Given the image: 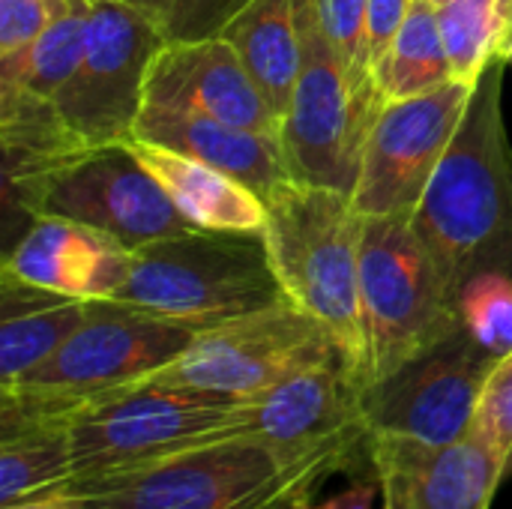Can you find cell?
<instances>
[{
	"mask_svg": "<svg viewBox=\"0 0 512 509\" xmlns=\"http://www.w3.org/2000/svg\"><path fill=\"white\" fill-rule=\"evenodd\" d=\"M498 360L459 327L435 348L363 387V414L372 435L429 447L465 438Z\"/></svg>",
	"mask_w": 512,
	"mask_h": 509,
	"instance_id": "obj_13",
	"label": "cell"
},
{
	"mask_svg": "<svg viewBox=\"0 0 512 509\" xmlns=\"http://www.w3.org/2000/svg\"><path fill=\"white\" fill-rule=\"evenodd\" d=\"M432 3H435V6H441V3H447V0H432Z\"/></svg>",
	"mask_w": 512,
	"mask_h": 509,
	"instance_id": "obj_37",
	"label": "cell"
},
{
	"mask_svg": "<svg viewBox=\"0 0 512 509\" xmlns=\"http://www.w3.org/2000/svg\"><path fill=\"white\" fill-rule=\"evenodd\" d=\"M471 93L474 84L453 78L429 93L384 102L351 195L363 216H411L417 210L462 126Z\"/></svg>",
	"mask_w": 512,
	"mask_h": 509,
	"instance_id": "obj_14",
	"label": "cell"
},
{
	"mask_svg": "<svg viewBox=\"0 0 512 509\" xmlns=\"http://www.w3.org/2000/svg\"><path fill=\"white\" fill-rule=\"evenodd\" d=\"M201 327L141 312L117 300H93L87 321L39 369L0 387V423H57L87 399L132 387L174 363Z\"/></svg>",
	"mask_w": 512,
	"mask_h": 509,
	"instance_id": "obj_3",
	"label": "cell"
},
{
	"mask_svg": "<svg viewBox=\"0 0 512 509\" xmlns=\"http://www.w3.org/2000/svg\"><path fill=\"white\" fill-rule=\"evenodd\" d=\"M384 509H489L507 477L498 447L474 426L441 447L372 435Z\"/></svg>",
	"mask_w": 512,
	"mask_h": 509,
	"instance_id": "obj_15",
	"label": "cell"
},
{
	"mask_svg": "<svg viewBox=\"0 0 512 509\" xmlns=\"http://www.w3.org/2000/svg\"><path fill=\"white\" fill-rule=\"evenodd\" d=\"M249 0H174L171 18L165 24L168 42H198L210 36H222L231 18Z\"/></svg>",
	"mask_w": 512,
	"mask_h": 509,
	"instance_id": "obj_30",
	"label": "cell"
},
{
	"mask_svg": "<svg viewBox=\"0 0 512 509\" xmlns=\"http://www.w3.org/2000/svg\"><path fill=\"white\" fill-rule=\"evenodd\" d=\"M75 480L63 426L0 432V504Z\"/></svg>",
	"mask_w": 512,
	"mask_h": 509,
	"instance_id": "obj_24",
	"label": "cell"
},
{
	"mask_svg": "<svg viewBox=\"0 0 512 509\" xmlns=\"http://www.w3.org/2000/svg\"><path fill=\"white\" fill-rule=\"evenodd\" d=\"M240 405L150 381L87 399L60 420L75 480L123 474L207 441L243 435Z\"/></svg>",
	"mask_w": 512,
	"mask_h": 509,
	"instance_id": "obj_6",
	"label": "cell"
},
{
	"mask_svg": "<svg viewBox=\"0 0 512 509\" xmlns=\"http://www.w3.org/2000/svg\"><path fill=\"white\" fill-rule=\"evenodd\" d=\"M474 426L498 447L501 459H504V471L507 477L512 474V351L504 354L486 387H483V396H480V405H477V417H474Z\"/></svg>",
	"mask_w": 512,
	"mask_h": 509,
	"instance_id": "obj_28",
	"label": "cell"
},
{
	"mask_svg": "<svg viewBox=\"0 0 512 509\" xmlns=\"http://www.w3.org/2000/svg\"><path fill=\"white\" fill-rule=\"evenodd\" d=\"M150 105H171L213 120L279 135L282 117L270 108L243 60L222 36L198 42H168L147 75Z\"/></svg>",
	"mask_w": 512,
	"mask_h": 509,
	"instance_id": "obj_16",
	"label": "cell"
},
{
	"mask_svg": "<svg viewBox=\"0 0 512 509\" xmlns=\"http://www.w3.org/2000/svg\"><path fill=\"white\" fill-rule=\"evenodd\" d=\"M90 6L93 0H72V6L21 54L0 60V96L18 93L54 102L81 63Z\"/></svg>",
	"mask_w": 512,
	"mask_h": 509,
	"instance_id": "obj_23",
	"label": "cell"
},
{
	"mask_svg": "<svg viewBox=\"0 0 512 509\" xmlns=\"http://www.w3.org/2000/svg\"><path fill=\"white\" fill-rule=\"evenodd\" d=\"M72 0H0V60L21 54Z\"/></svg>",
	"mask_w": 512,
	"mask_h": 509,
	"instance_id": "obj_29",
	"label": "cell"
},
{
	"mask_svg": "<svg viewBox=\"0 0 512 509\" xmlns=\"http://www.w3.org/2000/svg\"><path fill=\"white\" fill-rule=\"evenodd\" d=\"M264 243L285 297L318 318L366 387L360 249L366 216L336 189L285 180L264 198Z\"/></svg>",
	"mask_w": 512,
	"mask_h": 509,
	"instance_id": "obj_2",
	"label": "cell"
},
{
	"mask_svg": "<svg viewBox=\"0 0 512 509\" xmlns=\"http://www.w3.org/2000/svg\"><path fill=\"white\" fill-rule=\"evenodd\" d=\"M93 300H72L3 276L0 387L39 369L87 321Z\"/></svg>",
	"mask_w": 512,
	"mask_h": 509,
	"instance_id": "obj_20",
	"label": "cell"
},
{
	"mask_svg": "<svg viewBox=\"0 0 512 509\" xmlns=\"http://www.w3.org/2000/svg\"><path fill=\"white\" fill-rule=\"evenodd\" d=\"M9 192L30 219H69L120 240L126 249L195 228L129 141L81 150Z\"/></svg>",
	"mask_w": 512,
	"mask_h": 509,
	"instance_id": "obj_10",
	"label": "cell"
},
{
	"mask_svg": "<svg viewBox=\"0 0 512 509\" xmlns=\"http://www.w3.org/2000/svg\"><path fill=\"white\" fill-rule=\"evenodd\" d=\"M336 357L342 354L327 327L291 300H282L201 330L174 363L147 381L249 402L291 375Z\"/></svg>",
	"mask_w": 512,
	"mask_h": 509,
	"instance_id": "obj_9",
	"label": "cell"
},
{
	"mask_svg": "<svg viewBox=\"0 0 512 509\" xmlns=\"http://www.w3.org/2000/svg\"><path fill=\"white\" fill-rule=\"evenodd\" d=\"M372 75L387 102L429 93L456 78L438 6L432 0H411L408 18L402 21L384 57L375 63Z\"/></svg>",
	"mask_w": 512,
	"mask_h": 509,
	"instance_id": "obj_22",
	"label": "cell"
},
{
	"mask_svg": "<svg viewBox=\"0 0 512 509\" xmlns=\"http://www.w3.org/2000/svg\"><path fill=\"white\" fill-rule=\"evenodd\" d=\"M165 45L150 15L117 0H93L81 63L51 102L63 129L84 150L132 141L150 66Z\"/></svg>",
	"mask_w": 512,
	"mask_h": 509,
	"instance_id": "obj_12",
	"label": "cell"
},
{
	"mask_svg": "<svg viewBox=\"0 0 512 509\" xmlns=\"http://www.w3.org/2000/svg\"><path fill=\"white\" fill-rule=\"evenodd\" d=\"M321 27L342 60L360 78H375L369 66V42H366V15L369 0H315Z\"/></svg>",
	"mask_w": 512,
	"mask_h": 509,
	"instance_id": "obj_27",
	"label": "cell"
},
{
	"mask_svg": "<svg viewBox=\"0 0 512 509\" xmlns=\"http://www.w3.org/2000/svg\"><path fill=\"white\" fill-rule=\"evenodd\" d=\"M512 0H447L438 6L453 75L474 84L480 72L501 57Z\"/></svg>",
	"mask_w": 512,
	"mask_h": 509,
	"instance_id": "obj_25",
	"label": "cell"
},
{
	"mask_svg": "<svg viewBox=\"0 0 512 509\" xmlns=\"http://www.w3.org/2000/svg\"><path fill=\"white\" fill-rule=\"evenodd\" d=\"M129 267L132 249L120 240L69 219H33L9 249L3 276L72 300H111Z\"/></svg>",
	"mask_w": 512,
	"mask_h": 509,
	"instance_id": "obj_17",
	"label": "cell"
},
{
	"mask_svg": "<svg viewBox=\"0 0 512 509\" xmlns=\"http://www.w3.org/2000/svg\"><path fill=\"white\" fill-rule=\"evenodd\" d=\"M129 147L195 228H210V231H261L264 228V213H267L264 198L255 195L240 180L192 156H183L177 150H168L150 141L132 138Z\"/></svg>",
	"mask_w": 512,
	"mask_h": 509,
	"instance_id": "obj_19",
	"label": "cell"
},
{
	"mask_svg": "<svg viewBox=\"0 0 512 509\" xmlns=\"http://www.w3.org/2000/svg\"><path fill=\"white\" fill-rule=\"evenodd\" d=\"M378 480L375 477H357L348 489L330 495L321 504H312L309 509H372L375 507V495H378Z\"/></svg>",
	"mask_w": 512,
	"mask_h": 509,
	"instance_id": "obj_33",
	"label": "cell"
},
{
	"mask_svg": "<svg viewBox=\"0 0 512 509\" xmlns=\"http://www.w3.org/2000/svg\"><path fill=\"white\" fill-rule=\"evenodd\" d=\"M303 474L249 435L207 441L144 468L72 480L84 509H258Z\"/></svg>",
	"mask_w": 512,
	"mask_h": 509,
	"instance_id": "obj_11",
	"label": "cell"
},
{
	"mask_svg": "<svg viewBox=\"0 0 512 509\" xmlns=\"http://www.w3.org/2000/svg\"><path fill=\"white\" fill-rule=\"evenodd\" d=\"M222 39L231 42L270 108L285 117L300 75L297 0H249Z\"/></svg>",
	"mask_w": 512,
	"mask_h": 509,
	"instance_id": "obj_21",
	"label": "cell"
},
{
	"mask_svg": "<svg viewBox=\"0 0 512 509\" xmlns=\"http://www.w3.org/2000/svg\"><path fill=\"white\" fill-rule=\"evenodd\" d=\"M300 75L279 126L288 177L306 186L354 195L363 150L384 96L375 78H360L327 39L315 0H297Z\"/></svg>",
	"mask_w": 512,
	"mask_h": 509,
	"instance_id": "obj_5",
	"label": "cell"
},
{
	"mask_svg": "<svg viewBox=\"0 0 512 509\" xmlns=\"http://www.w3.org/2000/svg\"><path fill=\"white\" fill-rule=\"evenodd\" d=\"M501 57H504V60L512 66V39H507V42L501 45Z\"/></svg>",
	"mask_w": 512,
	"mask_h": 509,
	"instance_id": "obj_36",
	"label": "cell"
},
{
	"mask_svg": "<svg viewBox=\"0 0 512 509\" xmlns=\"http://www.w3.org/2000/svg\"><path fill=\"white\" fill-rule=\"evenodd\" d=\"M0 509H84V501L72 489L57 486V489H45V492L24 495L18 501H9Z\"/></svg>",
	"mask_w": 512,
	"mask_h": 509,
	"instance_id": "obj_34",
	"label": "cell"
},
{
	"mask_svg": "<svg viewBox=\"0 0 512 509\" xmlns=\"http://www.w3.org/2000/svg\"><path fill=\"white\" fill-rule=\"evenodd\" d=\"M132 138L177 150L216 171H225L261 198L291 180L279 135L240 129L198 111L144 102Z\"/></svg>",
	"mask_w": 512,
	"mask_h": 509,
	"instance_id": "obj_18",
	"label": "cell"
},
{
	"mask_svg": "<svg viewBox=\"0 0 512 509\" xmlns=\"http://www.w3.org/2000/svg\"><path fill=\"white\" fill-rule=\"evenodd\" d=\"M117 3H126V6H132V9H138V12H144V15H150V18L162 27V33H165V24H168L171 6H174V0H117Z\"/></svg>",
	"mask_w": 512,
	"mask_h": 509,
	"instance_id": "obj_35",
	"label": "cell"
},
{
	"mask_svg": "<svg viewBox=\"0 0 512 509\" xmlns=\"http://www.w3.org/2000/svg\"><path fill=\"white\" fill-rule=\"evenodd\" d=\"M495 57L480 78L462 126L426 186L411 228L432 255L447 291L480 273L512 276V147L504 123V69Z\"/></svg>",
	"mask_w": 512,
	"mask_h": 509,
	"instance_id": "obj_1",
	"label": "cell"
},
{
	"mask_svg": "<svg viewBox=\"0 0 512 509\" xmlns=\"http://www.w3.org/2000/svg\"><path fill=\"white\" fill-rule=\"evenodd\" d=\"M324 480L327 477H321V474H303V477H297L291 486H285L279 495H273L267 504H261L258 509H309L315 492L324 486Z\"/></svg>",
	"mask_w": 512,
	"mask_h": 509,
	"instance_id": "obj_32",
	"label": "cell"
},
{
	"mask_svg": "<svg viewBox=\"0 0 512 509\" xmlns=\"http://www.w3.org/2000/svg\"><path fill=\"white\" fill-rule=\"evenodd\" d=\"M111 300L207 330L288 297L261 231L192 228L132 249L129 276Z\"/></svg>",
	"mask_w": 512,
	"mask_h": 509,
	"instance_id": "obj_4",
	"label": "cell"
},
{
	"mask_svg": "<svg viewBox=\"0 0 512 509\" xmlns=\"http://www.w3.org/2000/svg\"><path fill=\"white\" fill-rule=\"evenodd\" d=\"M360 291L366 384L396 372L462 327L459 303L411 228V216H366Z\"/></svg>",
	"mask_w": 512,
	"mask_h": 509,
	"instance_id": "obj_7",
	"label": "cell"
},
{
	"mask_svg": "<svg viewBox=\"0 0 512 509\" xmlns=\"http://www.w3.org/2000/svg\"><path fill=\"white\" fill-rule=\"evenodd\" d=\"M462 327L495 357L512 351V276L480 273L459 294Z\"/></svg>",
	"mask_w": 512,
	"mask_h": 509,
	"instance_id": "obj_26",
	"label": "cell"
},
{
	"mask_svg": "<svg viewBox=\"0 0 512 509\" xmlns=\"http://www.w3.org/2000/svg\"><path fill=\"white\" fill-rule=\"evenodd\" d=\"M243 435L270 447L291 474H372L363 384L342 357L318 363L240 405Z\"/></svg>",
	"mask_w": 512,
	"mask_h": 509,
	"instance_id": "obj_8",
	"label": "cell"
},
{
	"mask_svg": "<svg viewBox=\"0 0 512 509\" xmlns=\"http://www.w3.org/2000/svg\"><path fill=\"white\" fill-rule=\"evenodd\" d=\"M411 0H369V15H366V42H369V66L384 57L390 48L393 36L399 33L402 21L408 18Z\"/></svg>",
	"mask_w": 512,
	"mask_h": 509,
	"instance_id": "obj_31",
	"label": "cell"
}]
</instances>
